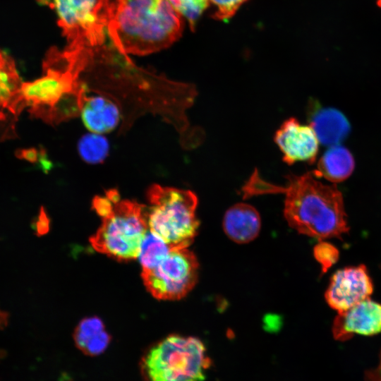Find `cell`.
<instances>
[{
    "mask_svg": "<svg viewBox=\"0 0 381 381\" xmlns=\"http://www.w3.org/2000/svg\"><path fill=\"white\" fill-rule=\"evenodd\" d=\"M315 178L312 171L301 176L290 174L286 176V186H280L263 180L255 169L242 192L244 198L283 193L284 214L291 227L319 241L341 238L349 229L342 194L335 186L324 184Z\"/></svg>",
    "mask_w": 381,
    "mask_h": 381,
    "instance_id": "obj_1",
    "label": "cell"
},
{
    "mask_svg": "<svg viewBox=\"0 0 381 381\" xmlns=\"http://www.w3.org/2000/svg\"><path fill=\"white\" fill-rule=\"evenodd\" d=\"M92 56V49L70 47L49 50L43 62V75L23 83L20 92L22 110L49 124H57L80 113L85 94L79 82L80 73Z\"/></svg>",
    "mask_w": 381,
    "mask_h": 381,
    "instance_id": "obj_2",
    "label": "cell"
},
{
    "mask_svg": "<svg viewBox=\"0 0 381 381\" xmlns=\"http://www.w3.org/2000/svg\"><path fill=\"white\" fill-rule=\"evenodd\" d=\"M183 28L169 0H114L107 30L120 52L146 55L171 45Z\"/></svg>",
    "mask_w": 381,
    "mask_h": 381,
    "instance_id": "obj_3",
    "label": "cell"
},
{
    "mask_svg": "<svg viewBox=\"0 0 381 381\" xmlns=\"http://www.w3.org/2000/svg\"><path fill=\"white\" fill-rule=\"evenodd\" d=\"M92 205L102 217L100 227L90 239L92 247L119 260L137 258L148 230L145 205L121 199L115 189L95 197Z\"/></svg>",
    "mask_w": 381,
    "mask_h": 381,
    "instance_id": "obj_4",
    "label": "cell"
},
{
    "mask_svg": "<svg viewBox=\"0 0 381 381\" xmlns=\"http://www.w3.org/2000/svg\"><path fill=\"white\" fill-rule=\"evenodd\" d=\"M147 195L150 203L145 206L148 229L171 249L188 248L199 226L195 214L196 195L189 190L154 184Z\"/></svg>",
    "mask_w": 381,
    "mask_h": 381,
    "instance_id": "obj_5",
    "label": "cell"
},
{
    "mask_svg": "<svg viewBox=\"0 0 381 381\" xmlns=\"http://www.w3.org/2000/svg\"><path fill=\"white\" fill-rule=\"evenodd\" d=\"M210 363L200 339L171 334L152 346L140 365L146 381H203Z\"/></svg>",
    "mask_w": 381,
    "mask_h": 381,
    "instance_id": "obj_6",
    "label": "cell"
},
{
    "mask_svg": "<svg viewBox=\"0 0 381 381\" xmlns=\"http://www.w3.org/2000/svg\"><path fill=\"white\" fill-rule=\"evenodd\" d=\"M114 0H37L52 8L68 47L92 49L105 40L111 6Z\"/></svg>",
    "mask_w": 381,
    "mask_h": 381,
    "instance_id": "obj_7",
    "label": "cell"
},
{
    "mask_svg": "<svg viewBox=\"0 0 381 381\" xmlns=\"http://www.w3.org/2000/svg\"><path fill=\"white\" fill-rule=\"evenodd\" d=\"M198 263L186 248L171 249L155 267L142 271L144 284L157 299L175 300L185 296L195 286Z\"/></svg>",
    "mask_w": 381,
    "mask_h": 381,
    "instance_id": "obj_8",
    "label": "cell"
},
{
    "mask_svg": "<svg viewBox=\"0 0 381 381\" xmlns=\"http://www.w3.org/2000/svg\"><path fill=\"white\" fill-rule=\"evenodd\" d=\"M373 291L371 279L363 265L339 270L332 277L325 297L338 313L370 298Z\"/></svg>",
    "mask_w": 381,
    "mask_h": 381,
    "instance_id": "obj_9",
    "label": "cell"
},
{
    "mask_svg": "<svg viewBox=\"0 0 381 381\" xmlns=\"http://www.w3.org/2000/svg\"><path fill=\"white\" fill-rule=\"evenodd\" d=\"M22 85L13 59L0 50V140L16 135L15 123L23 111L20 104Z\"/></svg>",
    "mask_w": 381,
    "mask_h": 381,
    "instance_id": "obj_10",
    "label": "cell"
},
{
    "mask_svg": "<svg viewBox=\"0 0 381 381\" xmlns=\"http://www.w3.org/2000/svg\"><path fill=\"white\" fill-rule=\"evenodd\" d=\"M274 142L288 164L296 162H315L319 140L310 125H303L295 118L284 121L274 135Z\"/></svg>",
    "mask_w": 381,
    "mask_h": 381,
    "instance_id": "obj_11",
    "label": "cell"
},
{
    "mask_svg": "<svg viewBox=\"0 0 381 381\" xmlns=\"http://www.w3.org/2000/svg\"><path fill=\"white\" fill-rule=\"evenodd\" d=\"M332 332L336 339L342 341L355 334L371 336L381 332V304L369 298L338 313Z\"/></svg>",
    "mask_w": 381,
    "mask_h": 381,
    "instance_id": "obj_12",
    "label": "cell"
},
{
    "mask_svg": "<svg viewBox=\"0 0 381 381\" xmlns=\"http://www.w3.org/2000/svg\"><path fill=\"white\" fill-rule=\"evenodd\" d=\"M80 113L86 128L92 133L102 134L112 131L118 124L120 111L116 104L103 95H83Z\"/></svg>",
    "mask_w": 381,
    "mask_h": 381,
    "instance_id": "obj_13",
    "label": "cell"
},
{
    "mask_svg": "<svg viewBox=\"0 0 381 381\" xmlns=\"http://www.w3.org/2000/svg\"><path fill=\"white\" fill-rule=\"evenodd\" d=\"M260 217L253 206L237 203L225 213L223 228L225 234L233 241L246 243L257 237L260 229Z\"/></svg>",
    "mask_w": 381,
    "mask_h": 381,
    "instance_id": "obj_14",
    "label": "cell"
},
{
    "mask_svg": "<svg viewBox=\"0 0 381 381\" xmlns=\"http://www.w3.org/2000/svg\"><path fill=\"white\" fill-rule=\"evenodd\" d=\"M310 125L319 142L324 145H336L346 138L350 130L346 117L332 108L316 111L311 117Z\"/></svg>",
    "mask_w": 381,
    "mask_h": 381,
    "instance_id": "obj_15",
    "label": "cell"
},
{
    "mask_svg": "<svg viewBox=\"0 0 381 381\" xmlns=\"http://www.w3.org/2000/svg\"><path fill=\"white\" fill-rule=\"evenodd\" d=\"M354 169V160L351 152L344 147L333 145L329 148L312 171L316 178L323 177L334 182L346 179Z\"/></svg>",
    "mask_w": 381,
    "mask_h": 381,
    "instance_id": "obj_16",
    "label": "cell"
},
{
    "mask_svg": "<svg viewBox=\"0 0 381 381\" xmlns=\"http://www.w3.org/2000/svg\"><path fill=\"white\" fill-rule=\"evenodd\" d=\"M73 339L76 346L87 356H97L107 348L111 337L103 322L97 317L83 319L77 325Z\"/></svg>",
    "mask_w": 381,
    "mask_h": 381,
    "instance_id": "obj_17",
    "label": "cell"
},
{
    "mask_svg": "<svg viewBox=\"0 0 381 381\" xmlns=\"http://www.w3.org/2000/svg\"><path fill=\"white\" fill-rule=\"evenodd\" d=\"M171 250L164 241L148 229L143 239L138 256L143 270L155 267Z\"/></svg>",
    "mask_w": 381,
    "mask_h": 381,
    "instance_id": "obj_18",
    "label": "cell"
},
{
    "mask_svg": "<svg viewBox=\"0 0 381 381\" xmlns=\"http://www.w3.org/2000/svg\"><path fill=\"white\" fill-rule=\"evenodd\" d=\"M109 145L101 134L91 133L83 135L78 144L81 158L89 164L102 162L107 156Z\"/></svg>",
    "mask_w": 381,
    "mask_h": 381,
    "instance_id": "obj_19",
    "label": "cell"
},
{
    "mask_svg": "<svg viewBox=\"0 0 381 381\" xmlns=\"http://www.w3.org/2000/svg\"><path fill=\"white\" fill-rule=\"evenodd\" d=\"M174 8L190 23L191 30L202 12L207 8L209 0H169Z\"/></svg>",
    "mask_w": 381,
    "mask_h": 381,
    "instance_id": "obj_20",
    "label": "cell"
},
{
    "mask_svg": "<svg viewBox=\"0 0 381 381\" xmlns=\"http://www.w3.org/2000/svg\"><path fill=\"white\" fill-rule=\"evenodd\" d=\"M313 253L315 259L321 265L322 273H325L337 262L339 255L335 246L322 241L315 246Z\"/></svg>",
    "mask_w": 381,
    "mask_h": 381,
    "instance_id": "obj_21",
    "label": "cell"
},
{
    "mask_svg": "<svg viewBox=\"0 0 381 381\" xmlns=\"http://www.w3.org/2000/svg\"><path fill=\"white\" fill-rule=\"evenodd\" d=\"M216 7L212 17L220 20L231 18L240 6L248 0H210Z\"/></svg>",
    "mask_w": 381,
    "mask_h": 381,
    "instance_id": "obj_22",
    "label": "cell"
},
{
    "mask_svg": "<svg viewBox=\"0 0 381 381\" xmlns=\"http://www.w3.org/2000/svg\"><path fill=\"white\" fill-rule=\"evenodd\" d=\"M16 155L19 159H24L30 162H35L37 160V151L33 148L18 150Z\"/></svg>",
    "mask_w": 381,
    "mask_h": 381,
    "instance_id": "obj_23",
    "label": "cell"
},
{
    "mask_svg": "<svg viewBox=\"0 0 381 381\" xmlns=\"http://www.w3.org/2000/svg\"><path fill=\"white\" fill-rule=\"evenodd\" d=\"M377 5L381 8V0H377Z\"/></svg>",
    "mask_w": 381,
    "mask_h": 381,
    "instance_id": "obj_24",
    "label": "cell"
}]
</instances>
